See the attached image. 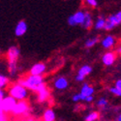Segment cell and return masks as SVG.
<instances>
[{"label":"cell","instance_id":"5bb4252c","mask_svg":"<svg viewBox=\"0 0 121 121\" xmlns=\"http://www.w3.org/2000/svg\"><path fill=\"white\" fill-rule=\"evenodd\" d=\"M27 28H28V26H27V23L25 21H19L15 27L16 37H22L26 33Z\"/></svg>","mask_w":121,"mask_h":121},{"label":"cell","instance_id":"9a60e30c","mask_svg":"<svg viewBox=\"0 0 121 121\" xmlns=\"http://www.w3.org/2000/svg\"><path fill=\"white\" fill-rule=\"evenodd\" d=\"M94 93H95V88L92 85H90L89 83H87V82H84L82 84V88H80V91H79V94L82 96H83L84 99L87 96L94 95Z\"/></svg>","mask_w":121,"mask_h":121},{"label":"cell","instance_id":"83f0119b","mask_svg":"<svg viewBox=\"0 0 121 121\" xmlns=\"http://www.w3.org/2000/svg\"><path fill=\"white\" fill-rule=\"evenodd\" d=\"M115 88H117V89H121V79L120 78H118L116 82H114V85H113Z\"/></svg>","mask_w":121,"mask_h":121},{"label":"cell","instance_id":"ba28073f","mask_svg":"<svg viewBox=\"0 0 121 121\" xmlns=\"http://www.w3.org/2000/svg\"><path fill=\"white\" fill-rule=\"evenodd\" d=\"M92 71H93V68L88 64H85V65L82 66L78 69L77 76L75 77V80L78 82H82L85 79V78L92 73Z\"/></svg>","mask_w":121,"mask_h":121},{"label":"cell","instance_id":"836d02e7","mask_svg":"<svg viewBox=\"0 0 121 121\" xmlns=\"http://www.w3.org/2000/svg\"><path fill=\"white\" fill-rule=\"evenodd\" d=\"M0 54H1V48H0Z\"/></svg>","mask_w":121,"mask_h":121},{"label":"cell","instance_id":"6da1fadb","mask_svg":"<svg viewBox=\"0 0 121 121\" xmlns=\"http://www.w3.org/2000/svg\"><path fill=\"white\" fill-rule=\"evenodd\" d=\"M45 82V79L43 76H36V75H28L27 77L21 78L18 80V83H21L22 86H24L26 89L31 90V91H36L37 87Z\"/></svg>","mask_w":121,"mask_h":121},{"label":"cell","instance_id":"d4e9b609","mask_svg":"<svg viewBox=\"0 0 121 121\" xmlns=\"http://www.w3.org/2000/svg\"><path fill=\"white\" fill-rule=\"evenodd\" d=\"M108 91H109L110 93H112V95L116 96V97H120V96H121V89H117V88H115L114 86L109 87Z\"/></svg>","mask_w":121,"mask_h":121},{"label":"cell","instance_id":"9c48e42d","mask_svg":"<svg viewBox=\"0 0 121 121\" xmlns=\"http://www.w3.org/2000/svg\"><path fill=\"white\" fill-rule=\"evenodd\" d=\"M53 88L58 90V91H64L69 87V80L65 77H57L54 78L53 82H52Z\"/></svg>","mask_w":121,"mask_h":121},{"label":"cell","instance_id":"1f68e13d","mask_svg":"<svg viewBox=\"0 0 121 121\" xmlns=\"http://www.w3.org/2000/svg\"><path fill=\"white\" fill-rule=\"evenodd\" d=\"M21 121H34L32 118H27V119H24V120H21Z\"/></svg>","mask_w":121,"mask_h":121},{"label":"cell","instance_id":"8fae6325","mask_svg":"<svg viewBox=\"0 0 121 121\" xmlns=\"http://www.w3.org/2000/svg\"><path fill=\"white\" fill-rule=\"evenodd\" d=\"M21 54V50L19 48L16 46L11 47L8 49L7 52V58H8V62H17V59Z\"/></svg>","mask_w":121,"mask_h":121},{"label":"cell","instance_id":"cb8c5ba5","mask_svg":"<svg viewBox=\"0 0 121 121\" xmlns=\"http://www.w3.org/2000/svg\"><path fill=\"white\" fill-rule=\"evenodd\" d=\"M72 101L74 103H78V102H83L84 101V98L80 95L79 93H76V94H74L73 95V97H72Z\"/></svg>","mask_w":121,"mask_h":121},{"label":"cell","instance_id":"2e32d148","mask_svg":"<svg viewBox=\"0 0 121 121\" xmlns=\"http://www.w3.org/2000/svg\"><path fill=\"white\" fill-rule=\"evenodd\" d=\"M43 121H55L56 120V113L54 112V109L52 108H47L44 114H43Z\"/></svg>","mask_w":121,"mask_h":121},{"label":"cell","instance_id":"30bf717a","mask_svg":"<svg viewBox=\"0 0 121 121\" xmlns=\"http://www.w3.org/2000/svg\"><path fill=\"white\" fill-rule=\"evenodd\" d=\"M47 71V65L43 62L35 63L29 70L30 75H36V76H43Z\"/></svg>","mask_w":121,"mask_h":121},{"label":"cell","instance_id":"4fadbf2b","mask_svg":"<svg viewBox=\"0 0 121 121\" xmlns=\"http://www.w3.org/2000/svg\"><path fill=\"white\" fill-rule=\"evenodd\" d=\"M116 44V38L112 35H107L106 37L103 38V40L101 41V45L106 49H109L115 46Z\"/></svg>","mask_w":121,"mask_h":121},{"label":"cell","instance_id":"ac0fdd59","mask_svg":"<svg viewBox=\"0 0 121 121\" xmlns=\"http://www.w3.org/2000/svg\"><path fill=\"white\" fill-rule=\"evenodd\" d=\"M105 22H106V18L103 16L98 17L97 19H96V22H94V28L96 30H102V29H104Z\"/></svg>","mask_w":121,"mask_h":121},{"label":"cell","instance_id":"277c9868","mask_svg":"<svg viewBox=\"0 0 121 121\" xmlns=\"http://www.w3.org/2000/svg\"><path fill=\"white\" fill-rule=\"evenodd\" d=\"M17 101L11 96H5L0 102V113H11Z\"/></svg>","mask_w":121,"mask_h":121},{"label":"cell","instance_id":"4316f807","mask_svg":"<svg viewBox=\"0 0 121 121\" xmlns=\"http://www.w3.org/2000/svg\"><path fill=\"white\" fill-rule=\"evenodd\" d=\"M93 101H94V95H92V96H87V97H85V99H84V102H85V103H88V104L92 103Z\"/></svg>","mask_w":121,"mask_h":121},{"label":"cell","instance_id":"5b68a950","mask_svg":"<svg viewBox=\"0 0 121 121\" xmlns=\"http://www.w3.org/2000/svg\"><path fill=\"white\" fill-rule=\"evenodd\" d=\"M29 112V104L26 100L17 101L15 108L11 112L14 116H25Z\"/></svg>","mask_w":121,"mask_h":121},{"label":"cell","instance_id":"e0dca14e","mask_svg":"<svg viewBox=\"0 0 121 121\" xmlns=\"http://www.w3.org/2000/svg\"><path fill=\"white\" fill-rule=\"evenodd\" d=\"M82 26L84 29H90L93 26V18H92V15L90 14L89 12L85 11V16H84V19L83 22L82 24Z\"/></svg>","mask_w":121,"mask_h":121},{"label":"cell","instance_id":"3957f363","mask_svg":"<svg viewBox=\"0 0 121 121\" xmlns=\"http://www.w3.org/2000/svg\"><path fill=\"white\" fill-rule=\"evenodd\" d=\"M120 23H121V11H118L117 13L110 15L106 18L104 30L110 31V30L114 29L116 26L120 25Z\"/></svg>","mask_w":121,"mask_h":121},{"label":"cell","instance_id":"7c38bea8","mask_svg":"<svg viewBox=\"0 0 121 121\" xmlns=\"http://www.w3.org/2000/svg\"><path fill=\"white\" fill-rule=\"evenodd\" d=\"M115 60H116V54L113 52H108L104 53L102 56V62L107 67L112 66L115 62Z\"/></svg>","mask_w":121,"mask_h":121},{"label":"cell","instance_id":"4dcf8cb0","mask_svg":"<svg viewBox=\"0 0 121 121\" xmlns=\"http://www.w3.org/2000/svg\"><path fill=\"white\" fill-rule=\"evenodd\" d=\"M115 121H121V113L120 112H118L117 116L115 117Z\"/></svg>","mask_w":121,"mask_h":121},{"label":"cell","instance_id":"603a6c76","mask_svg":"<svg viewBox=\"0 0 121 121\" xmlns=\"http://www.w3.org/2000/svg\"><path fill=\"white\" fill-rule=\"evenodd\" d=\"M8 83H9V78L6 76L0 74V89L5 88L8 85Z\"/></svg>","mask_w":121,"mask_h":121},{"label":"cell","instance_id":"f1b7e54d","mask_svg":"<svg viewBox=\"0 0 121 121\" xmlns=\"http://www.w3.org/2000/svg\"><path fill=\"white\" fill-rule=\"evenodd\" d=\"M0 121H9L6 113H0Z\"/></svg>","mask_w":121,"mask_h":121},{"label":"cell","instance_id":"7402d4cb","mask_svg":"<svg viewBox=\"0 0 121 121\" xmlns=\"http://www.w3.org/2000/svg\"><path fill=\"white\" fill-rule=\"evenodd\" d=\"M96 106L100 108H103V109H106L108 106V101L107 99V97H101L96 103Z\"/></svg>","mask_w":121,"mask_h":121},{"label":"cell","instance_id":"8992f818","mask_svg":"<svg viewBox=\"0 0 121 121\" xmlns=\"http://www.w3.org/2000/svg\"><path fill=\"white\" fill-rule=\"evenodd\" d=\"M84 16H85V12L82 10H79L77 11L75 14L71 15L68 17V24L70 26H76V25H82L84 19Z\"/></svg>","mask_w":121,"mask_h":121},{"label":"cell","instance_id":"7a4b0ae2","mask_svg":"<svg viewBox=\"0 0 121 121\" xmlns=\"http://www.w3.org/2000/svg\"><path fill=\"white\" fill-rule=\"evenodd\" d=\"M9 95L17 101L26 100L29 96V90L22 86L21 83H14L9 88Z\"/></svg>","mask_w":121,"mask_h":121},{"label":"cell","instance_id":"484cf974","mask_svg":"<svg viewBox=\"0 0 121 121\" xmlns=\"http://www.w3.org/2000/svg\"><path fill=\"white\" fill-rule=\"evenodd\" d=\"M85 4L91 8H96L98 6V1L97 0H84Z\"/></svg>","mask_w":121,"mask_h":121},{"label":"cell","instance_id":"d6a6232c","mask_svg":"<svg viewBox=\"0 0 121 121\" xmlns=\"http://www.w3.org/2000/svg\"><path fill=\"white\" fill-rule=\"evenodd\" d=\"M120 52H121V48H120V47H118V48H117V53H118V54H120Z\"/></svg>","mask_w":121,"mask_h":121},{"label":"cell","instance_id":"52a82bcc","mask_svg":"<svg viewBox=\"0 0 121 121\" xmlns=\"http://www.w3.org/2000/svg\"><path fill=\"white\" fill-rule=\"evenodd\" d=\"M35 92L37 93V99H38V101L40 103H44V102H46V101H48L49 96H50L49 90H48V86L45 82L40 84L37 87Z\"/></svg>","mask_w":121,"mask_h":121},{"label":"cell","instance_id":"f546056e","mask_svg":"<svg viewBox=\"0 0 121 121\" xmlns=\"http://www.w3.org/2000/svg\"><path fill=\"white\" fill-rule=\"evenodd\" d=\"M5 96H6V95H5V91H4L3 89H0V102H1L2 99H3Z\"/></svg>","mask_w":121,"mask_h":121},{"label":"cell","instance_id":"44dd1931","mask_svg":"<svg viewBox=\"0 0 121 121\" xmlns=\"http://www.w3.org/2000/svg\"><path fill=\"white\" fill-rule=\"evenodd\" d=\"M100 117V113L98 112H91L86 116H84V121H97Z\"/></svg>","mask_w":121,"mask_h":121},{"label":"cell","instance_id":"ffe728a7","mask_svg":"<svg viewBox=\"0 0 121 121\" xmlns=\"http://www.w3.org/2000/svg\"><path fill=\"white\" fill-rule=\"evenodd\" d=\"M99 41H100L99 37H92V38H89V39H87L86 41H85L84 46H85V48H93Z\"/></svg>","mask_w":121,"mask_h":121},{"label":"cell","instance_id":"d6986e66","mask_svg":"<svg viewBox=\"0 0 121 121\" xmlns=\"http://www.w3.org/2000/svg\"><path fill=\"white\" fill-rule=\"evenodd\" d=\"M8 71L11 77H15L17 73V62H8Z\"/></svg>","mask_w":121,"mask_h":121}]
</instances>
